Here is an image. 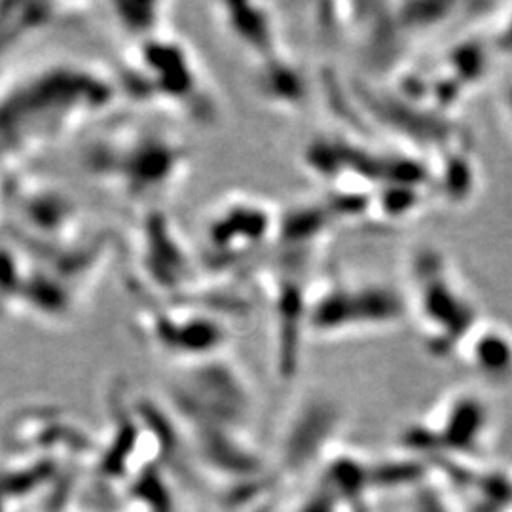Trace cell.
<instances>
[{"mask_svg": "<svg viewBox=\"0 0 512 512\" xmlns=\"http://www.w3.org/2000/svg\"><path fill=\"white\" fill-rule=\"evenodd\" d=\"M124 54L126 90L158 109L196 124H213L219 101L196 52L171 31L128 44Z\"/></svg>", "mask_w": 512, "mask_h": 512, "instance_id": "3957f363", "label": "cell"}, {"mask_svg": "<svg viewBox=\"0 0 512 512\" xmlns=\"http://www.w3.org/2000/svg\"><path fill=\"white\" fill-rule=\"evenodd\" d=\"M82 167L97 183L150 209L183 184L190 154L175 131L156 122L124 120L97 129L84 145Z\"/></svg>", "mask_w": 512, "mask_h": 512, "instance_id": "7a4b0ae2", "label": "cell"}, {"mask_svg": "<svg viewBox=\"0 0 512 512\" xmlns=\"http://www.w3.org/2000/svg\"><path fill=\"white\" fill-rule=\"evenodd\" d=\"M112 97L109 80L78 63L23 74L0 92V145L35 148L78 128Z\"/></svg>", "mask_w": 512, "mask_h": 512, "instance_id": "6da1fadb", "label": "cell"}, {"mask_svg": "<svg viewBox=\"0 0 512 512\" xmlns=\"http://www.w3.org/2000/svg\"><path fill=\"white\" fill-rule=\"evenodd\" d=\"M110 12L116 29L128 38L129 44L147 40L169 31L167 4H110Z\"/></svg>", "mask_w": 512, "mask_h": 512, "instance_id": "8992f818", "label": "cell"}, {"mask_svg": "<svg viewBox=\"0 0 512 512\" xmlns=\"http://www.w3.org/2000/svg\"><path fill=\"white\" fill-rule=\"evenodd\" d=\"M143 329L156 348L175 353L188 363L202 361L209 351L224 344V330L219 321L194 308H154L145 315Z\"/></svg>", "mask_w": 512, "mask_h": 512, "instance_id": "277c9868", "label": "cell"}, {"mask_svg": "<svg viewBox=\"0 0 512 512\" xmlns=\"http://www.w3.org/2000/svg\"><path fill=\"white\" fill-rule=\"evenodd\" d=\"M215 18L220 29L232 38L239 48L251 54H270L275 44L274 19L258 6L219 4Z\"/></svg>", "mask_w": 512, "mask_h": 512, "instance_id": "5b68a950", "label": "cell"}]
</instances>
